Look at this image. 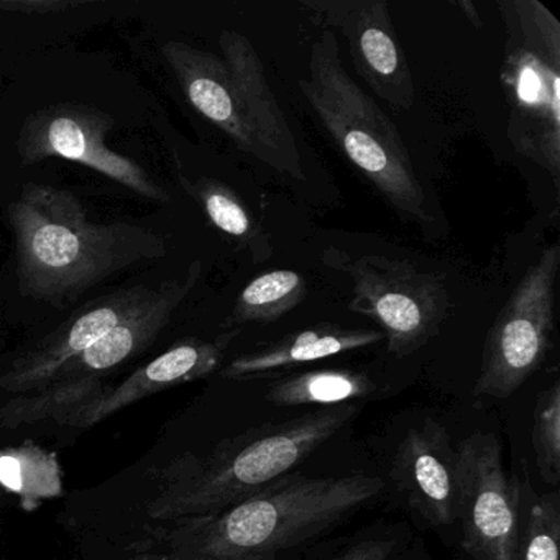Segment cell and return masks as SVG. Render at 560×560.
Here are the masks:
<instances>
[{
	"mask_svg": "<svg viewBox=\"0 0 560 560\" xmlns=\"http://www.w3.org/2000/svg\"><path fill=\"white\" fill-rule=\"evenodd\" d=\"M383 487L370 475H287L218 513L162 521L127 550L130 560H275L332 529Z\"/></svg>",
	"mask_w": 560,
	"mask_h": 560,
	"instance_id": "obj_1",
	"label": "cell"
},
{
	"mask_svg": "<svg viewBox=\"0 0 560 560\" xmlns=\"http://www.w3.org/2000/svg\"><path fill=\"white\" fill-rule=\"evenodd\" d=\"M21 294L67 307L93 287L168 254L163 235L136 222H93L73 192L27 183L8 208Z\"/></svg>",
	"mask_w": 560,
	"mask_h": 560,
	"instance_id": "obj_2",
	"label": "cell"
},
{
	"mask_svg": "<svg viewBox=\"0 0 560 560\" xmlns=\"http://www.w3.org/2000/svg\"><path fill=\"white\" fill-rule=\"evenodd\" d=\"M355 405L330 406L290 421L250 429L206 458L186 457L182 474L150 503L156 521L218 513L290 475L307 455L355 418Z\"/></svg>",
	"mask_w": 560,
	"mask_h": 560,
	"instance_id": "obj_3",
	"label": "cell"
},
{
	"mask_svg": "<svg viewBox=\"0 0 560 560\" xmlns=\"http://www.w3.org/2000/svg\"><path fill=\"white\" fill-rule=\"evenodd\" d=\"M301 94L343 156L372 183L399 218L428 228L434 222L424 186L393 120L349 77L334 32L311 47Z\"/></svg>",
	"mask_w": 560,
	"mask_h": 560,
	"instance_id": "obj_4",
	"label": "cell"
},
{
	"mask_svg": "<svg viewBox=\"0 0 560 560\" xmlns=\"http://www.w3.org/2000/svg\"><path fill=\"white\" fill-rule=\"evenodd\" d=\"M506 136L517 155L560 179V22L539 0H500Z\"/></svg>",
	"mask_w": 560,
	"mask_h": 560,
	"instance_id": "obj_5",
	"label": "cell"
},
{
	"mask_svg": "<svg viewBox=\"0 0 560 560\" xmlns=\"http://www.w3.org/2000/svg\"><path fill=\"white\" fill-rule=\"evenodd\" d=\"M324 261L352 278L350 311L382 327L393 355H411L438 336L448 311L444 275L383 255L349 257L332 250Z\"/></svg>",
	"mask_w": 560,
	"mask_h": 560,
	"instance_id": "obj_6",
	"label": "cell"
},
{
	"mask_svg": "<svg viewBox=\"0 0 560 560\" xmlns=\"http://www.w3.org/2000/svg\"><path fill=\"white\" fill-rule=\"evenodd\" d=\"M559 267V245L544 248L498 314L485 340L477 398H508L542 365L552 346Z\"/></svg>",
	"mask_w": 560,
	"mask_h": 560,
	"instance_id": "obj_7",
	"label": "cell"
},
{
	"mask_svg": "<svg viewBox=\"0 0 560 560\" xmlns=\"http://www.w3.org/2000/svg\"><path fill=\"white\" fill-rule=\"evenodd\" d=\"M455 514L471 560H513L520 549V488L504 471L494 434L465 439L455 454Z\"/></svg>",
	"mask_w": 560,
	"mask_h": 560,
	"instance_id": "obj_8",
	"label": "cell"
},
{
	"mask_svg": "<svg viewBox=\"0 0 560 560\" xmlns=\"http://www.w3.org/2000/svg\"><path fill=\"white\" fill-rule=\"evenodd\" d=\"M219 48L231 73L229 140L278 175L304 182L296 136L268 83L260 55L245 35L234 31L222 32Z\"/></svg>",
	"mask_w": 560,
	"mask_h": 560,
	"instance_id": "obj_9",
	"label": "cell"
},
{
	"mask_svg": "<svg viewBox=\"0 0 560 560\" xmlns=\"http://www.w3.org/2000/svg\"><path fill=\"white\" fill-rule=\"evenodd\" d=\"M114 117L88 104L61 103L35 110L19 132L18 153L24 165L48 159L90 166L150 201H172L168 192L150 178L139 163L107 147L106 137L114 129Z\"/></svg>",
	"mask_w": 560,
	"mask_h": 560,
	"instance_id": "obj_10",
	"label": "cell"
},
{
	"mask_svg": "<svg viewBox=\"0 0 560 560\" xmlns=\"http://www.w3.org/2000/svg\"><path fill=\"white\" fill-rule=\"evenodd\" d=\"M314 24L339 32L370 90L398 110L411 109L415 80L386 0H301Z\"/></svg>",
	"mask_w": 560,
	"mask_h": 560,
	"instance_id": "obj_11",
	"label": "cell"
},
{
	"mask_svg": "<svg viewBox=\"0 0 560 560\" xmlns=\"http://www.w3.org/2000/svg\"><path fill=\"white\" fill-rule=\"evenodd\" d=\"M152 290L145 284L124 288L86 304L80 313L45 337L34 350L19 357L0 375V389L27 395L50 385L54 376L68 362L77 359L114 327L119 326L129 314L139 310Z\"/></svg>",
	"mask_w": 560,
	"mask_h": 560,
	"instance_id": "obj_12",
	"label": "cell"
},
{
	"mask_svg": "<svg viewBox=\"0 0 560 560\" xmlns=\"http://www.w3.org/2000/svg\"><path fill=\"white\" fill-rule=\"evenodd\" d=\"M238 334L241 329L235 327L212 340L188 339L176 343L142 369L136 370L116 388L103 389L90 401L65 415L60 419L61 424L91 428L153 393L211 375L221 366L225 350Z\"/></svg>",
	"mask_w": 560,
	"mask_h": 560,
	"instance_id": "obj_13",
	"label": "cell"
},
{
	"mask_svg": "<svg viewBox=\"0 0 560 560\" xmlns=\"http://www.w3.org/2000/svg\"><path fill=\"white\" fill-rule=\"evenodd\" d=\"M201 260L189 265L182 280H168L153 288L145 303L114 327L103 339L68 362L51 383L77 378H100L149 349L163 332L175 311L185 303L201 280Z\"/></svg>",
	"mask_w": 560,
	"mask_h": 560,
	"instance_id": "obj_14",
	"label": "cell"
},
{
	"mask_svg": "<svg viewBox=\"0 0 560 560\" xmlns=\"http://www.w3.org/2000/svg\"><path fill=\"white\" fill-rule=\"evenodd\" d=\"M393 478L412 508L432 526L455 517V454L447 432L428 419L409 429L396 452Z\"/></svg>",
	"mask_w": 560,
	"mask_h": 560,
	"instance_id": "obj_15",
	"label": "cell"
},
{
	"mask_svg": "<svg viewBox=\"0 0 560 560\" xmlns=\"http://www.w3.org/2000/svg\"><path fill=\"white\" fill-rule=\"evenodd\" d=\"M385 339L382 330L324 323L290 334L271 346L237 357L221 375L229 380H257L303 363L317 362L352 350L365 349Z\"/></svg>",
	"mask_w": 560,
	"mask_h": 560,
	"instance_id": "obj_16",
	"label": "cell"
},
{
	"mask_svg": "<svg viewBox=\"0 0 560 560\" xmlns=\"http://www.w3.org/2000/svg\"><path fill=\"white\" fill-rule=\"evenodd\" d=\"M178 178L183 189L201 206L211 224L245 248L254 264H265L273 257L270 235L250 214L237 192L214 178L192 182L182 172H178Z\"/></svg>",
	"mask_w": 560,
	"mask_h": 560,
	"instance_id": "obj_17",
	"label": "cell"
},
{
	"mask_svg": "<svg viewBox=\"0 0 560 560\" xmlns=\"http://www.w3.org/2000/svg\"><path fill=\"white\" fill-rule=\"evenodd\" d=\"M0 488L15 494L32 513L63 493V471L55 452L34 444L0 451Z\"/></svg>",
	"mask_w": 560,
	"mask_h": 560,
	"instance_id": "obj_18",
	"label": "cell"
},
{
	"mask_svg": "<svg viewBox=\"0 0 560 560\" xmlns=\"http://www.w3.org/2000/svg\"><path fill=\"white\" fill-rule=\"evenodd\" d=\"M375 392V385L365 373L353 370L326 369L300 373L278 380L268 388V402L275 406L347 405Z\"/></svg>",
	"mask_w": 560,
	"mask_h": 560,
	"instance_id": "obj_19",
	"label": "cell"
},
{
	"mask_svg": "<svg viewBox=\"0 0 560 560\" xmlns=\"http://www.w3.org/2000/svg\"><path fill=\"white\" fill-rule=\"evenodd\" d=\"M306 293V280L298 271H268L242 290L225 326L235 329L242 324L275 323L300 306Z\"/></svg>",
	"mask_w": 560,
	"mask_h": 560,
	"instance_id": "obj_20",
	"label": "cell"
},
{
	"mask_svg": "<svg viewBox=\"0 0 560 560\" xmlns=\"http://www.w3.org/2000/svg\"><path fill=\"white\" fill-rule=\"evenodd\" d=\"M100 378H77L51 383L45 388L21 395L0 409V422L5 428L35 424L48 418L60 421L78 406L93 399L103 392Z\"/></svg>",
	"mask_w": 560,
	"mask_h": 560,
	"instance_id": "obj_21",
	"label": "cell"
},
{
	"mask_svg": "<svg viewBox=\"0 0 560 560\" xmlns=\"http://www.w3.org/2000/svg\"><path fill=\"white\" fill-rule=\"evenodd\" d=\"M537 470L547 485L560 480V382L556 380L537 399L533 422Z\"/></svg>",
	"mask_w": 560,
	"mask_h": 560,
	"instance_id": "obj_22",
	"label": "cell"
},
{
	"mask_svg": "<svg viewBox=\"0 0 560 560\" xmlns=\"http://www.w3.org/2000/svg\"><path fill=\"white\" fill-rule=\"evenodd\" d=\"M560 501L559 493L544 494L530 508L520 560H559Z\"/></svg>",
	"mask_w": 560,
	"mask_h": 560,
	"instance_id": "obj_23",
	"label": "cell"
},
{
	"mask_svg": "<svg viewBox=\"0 0 560 560\" xmlns=\"http://www.w3.org/2000/svg\"><path fill=\"white\" fill-rule=\"evenodd\" d=\"M86 0H0V11L9 14L50 15L83 8Z\"/></svg>",
	"mask_w": 560,
	"mask_h": 560,
	"instance_id": "obj_24",
	"label": "cell"
},
{
	"mask_svg": "<svg viewBox=\"0 0 560 560\" xmlns=\"http://www.w3.org/2000/svg\"><path fill=\"white\" fill-rule=\"evenodd\" d=\"M395 542L389 539H369L357 546L347 549L342 556L336 557V560H386L393 552Z\"/></svg>",
	"mask_w": 560,
	"mask_h": 560,
	"instance_id": "obj_25",
	"label": "cell"
},
{
	"mask_svg": "<svg viewBox=\"0 0 560 560\" xmlns=\"http://www.w3.org/2000/svg\"><path fill=\"white\" fill-rule=\"evenodd\" d=\"M455 5L464 12L465 18L468 19L471 25H475L477 28H483V21H481L480 14H478L477 8H475L471 0H457Z\"/></svg>",
	"mask_w": 560,
	"mask_h": 560,
	"instance_id": "obj_26",
	"label": "cell"
},
{
	"mask_svg": "<svg viewBox=\"0 0 560 560\" xmlns=\"http://www.w3.org/2000/svg\"><path fill=\"white\" fill-rule=\"evenodd\" d=\"M513 560H520V557H517V553H516V556H514Z\"/></svg>",
	"mask_w": 560,
	"mask_h": 560,
	"instance_id": "obj_27",
	"label": "cell"
},
{
	"mask_svg": "<svg viewBox=\"0 0 560 560\" xmlns=\"http://www.w3.org/2000/svg\"><path fill=\"white\" fill-rule=\"evenodd\" d=\"M0 494H4V491H2V488H0Z\"/></svg>",
	"mask_w": 560,
	"mask_h": 560,
	"instance_id": "obj_28",
	"label": "cell"
}]
</instances>
